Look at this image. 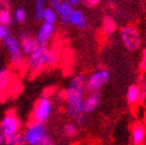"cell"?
<instances>
[{"label": "cell", "instance_id": "cell-27", "mask_svg": "<svg viewBox=\"0 0 146 145\" xmlns=\"http://www.w3.org/2000/svg\"><path fill=\"white\" fill-rule=\"evenodd\" d=\"M145 100H146V74L143 81H142L141 86H140V102H144Z\"/></svg>", "mask_w": 146, "mask_h": 145}, {"label": "cell", "instance_id": "cell-31", "mask_svg": "<svg viewBox=\"0 0 146 145\" xmlns=\"http://www.w3.org/2000/svg\"><path fill=\"white\" fill-rule=\"evenodd\" d=\"M70 4H72L73 6H75V5H77V4H79L80 2H81V0H67Z\"/></svg>", "mask_w": 146, "mask_h": 145}, {"label": "cell", "instance_id": "cell-23", "mask_svg": "<svg viewBox=\"0 0 146 145\" xmlns=\"http://www.w3.org/2000/svg\"><path fill=\"white\" fill-rule=\"evenodd\" d=\"M13 18L17 23H23L25 21V18H27V13H25V11L23 8H17L15 9V11L13 13Z\"/></svg>", "mask_w": 146, "mask_h": 145}, {"label": "cell", "instance_id": "cell-5", "mask_svg": "<svg viewBox=\"0 0 146 145\" xmlns=\"http://www.w3.org/2000/svg\"><path fill=\"white\" fill-rule=\"evenodd\" d=\"M4 43V47L6 49L7 53L9 55V59L11 64L16 67V68H21L25 65V54L23 53L21 47V43L19 40L15 38V37L9 35L8 37L3 40Z\"/></svg>", "mask_w": 146, "mask_h": 145}, {"label": "cell", "instance_id": "cell-33", "mask_svg": "<svg viewBox=\"0 0 146 145\" xmlns=\"http://www.w3.org/2000/svg\"><path fill=\"white\" fill-rule=\"evenodd\" d=\"M3 9V0H0V10Z\"/></svg>", "mask_w": 146, "mask_h": 145}, {"label": "cell", "instance_id": "cell-34", "mask_svg": "<svg viewBox=\"0 0 146 145\" xmlns=\"http://www.w3.org/2000/svg\"><path fill=\"white\" fill-rule=\"evenodd\" d=\"M144 122H145V124H146V108H145V110H144Z\"/></svg>", "mask_w": 146, "mask_h": 145}, {"label": "cell", "instance_id": "cell-30", "mask_svg": "<svg viewBox=\"0 0 146 145\" xmlns=\"http://www.w3.org/2000/svg\"><path fill=\"white\" fill-rule=\"evenodd\" d=\"M62 0H51V8H53L54 10H57V8L60 6Z\"/></svg>", "mask_w": 146, "mask_h": 145}, {"label": "cell", "instance_id": "cell-6", "mask_svg": "<svg viewBox=\"0 0 146 145\" xmlns=\"http://www.w3.org/2000/svg\"><path fill=\"white\" fill-rule=\"evenodd\" d=\"M111 73L108 69L100 68L86 77L85 81V90L87 93L100 92V90L110 81Z\"/></svg>", "mask_w": 146, "mask_h": 145}, {"label": "cell", "instance_id": "cell-8", "mask_svg": "<svg viewBox=\"0 0 146 145\" xmlns=\"http://www.w3.org/2000/svg\"><path fill=\"white\" fill-rule=\"evenodd\" d=\"M21 129V123L14 112H7L0 121V130L5 138L14 135Z\"/></svg>", "mask_w": 146, "mask_h": 145}, {"label": "cell", "instance_id": "cell-16", "mask_svg": "<svg viewBox=\"0 0 146 145\" xmlns=\"http://www.w3.org/2000/svg\"><path fill=\"white\" fill-rule=\"evenodd\" d=\"M126 98H127V102L131 107L140 104V86L138 84H131L128 87Z\"/></svg>", "mask_w": 146, "mask_h": 145}, {"label": "cell", "instance_id": "cell-17", "mask_svg": "<svg viewBox=\"0 0 146 145\" xmlns=\"http://www.w3.org/2000/svg\"><path fill=\"white\" fill-rule=\"evenodd\" d=\"M11 80V73L6 67L0 69V96L8 88L9 83Z\"/></svg>", "mask_w": 146, "mask_h": 145}, {"label": "cell", "instance_id": "cell-25", "mask_svg": "<svg viewBox=\"0 0 146 145\" xmlns=\"http://www.w3.org/2000/svg\"><path fill=\"white\" fill-rule=\"evenodd\" d=\"M10 35L9 29L7 25H4L2 23H0V41H3L6 37H8Z\"/></svg>", "mask_w": 146, "mask_h": 145}, {"label": "cell", "instance_id": "cell-28", "mask_svg": "<svg viewBox=\"0 0 146 145\" xmlns=\"http://www.w3.org/2000/svg\"><path fill=\"white\" fill-rule=\"evenodd\" d=\"M41 145H55V143H54V140L52 139V137H51L49 134H47L45 136V138L43 139V141H42Z\"/></svg>", "mask_w": 146, "mask_h": 145}, {"label": "cell", "instance_id": "cell-32", "mask_svg": "<svg viewBox=\"0 0 146 145\" xmlns=\"http://www.w3.org/2000/svg\"><path fill=\"white\" fill-rule=\"evenodd\" d=\"M4 141H5V137L2 132H1V130H0V145H2L4 143Z\"/></svg>", "mask_w": 146, "mask_h": 145}, {"label": "cell", "instance_id": "cell-3", "mask_svg": "<svg viewBox=\"0 0 146 145\" xmlns=\"http://www.w3.org/2000/svg\"><path fill=\"white\" fill-rule=\"evenodd\" d=\"M120 39L128 52L135 53L141 47V35L134 25H123L120 29Z\"/></svg>", "mask_w": 146, "mask_h": 145}, {"label": "cell", "instance_id": "cell-10", "mask_svg": "<svg viewBox=\"0 0 146 145\" xmlns=\"http://www.w3.org/2000/svg\"><path fill=\"white\" fill-rule=\"evenodd\" d=\"M54 33H55L54 25L48 23H43L35 38L36 39V41H38V43L40 45H48V43H50V41L52 40Z\"/></svg>", "mask_w": 146, "mask_h": 145}, {"label": "cell", "instance_id": "cell-18", "mask_svg": "<svg viewBox=\"0 0 146 145\" xmlns=\"http://www.w3.org/2000/svg\"><path fill=\"white\" fill-rule=\"evenodd\" d=\"M4 143L7 145H27L25 144V134L23 131H19L14 135L5 138Z\"/></svg>", "mask_w": 146, "mask_h": 145}, {"label": "cell", "instance_id": "cell-22", "mask_svg": "<svg viewBox=\"0 0 146 145\" xmlns=\"http://www.w3.org/2000/svg\"><path fill=\"white\" fill-rule=\"evenodd\" d=\"M35 8H36V19H43V13L45 10V0H36L35 2Z\"/></svg>", "mask_w": 146, "mask_h": 145}, {"label": "cell", "instance_id": "cell-4", "mask_svg": "<svg viewBox=\"0 0 146 145\" xmlns=\"http://www.w3.org/2000/svg\"><path fill=\"white\" fill-rule=\"evenodd\" d=\"M53 113V102L49 95L43 94L38 100V102L35 104L33 109L31 118L32 121L43 123L46 124L51 118V115Z\"/></svg>", "mask_w": 146, "mask_h": 145}, {"label": "cell", "instance_id": "cell-12", "mask_svg": "<svg viewBox=\"0 0 146 145\" xmlns=\"http://www.w3.org/2000/svg\"><path fill=\"white\" fill-rule=\"evenodd\" d=\"M102 102V94L100 92H91L85 95L83 100V113L91 114L98 110Z\"/></svg>", "mask_w": 146, "mask_h": 145}, {"label": "cell", "instance_id": "cell-11", "mask_svg": "<svg viewBox=\"0 0 146 145\" xmlns=\"http://www.w3.org/2000/svg\"><path fill=\"white\" fill-rule=\"evenodd\" d=\"M146 139V126L142 122H135L131 127V141L133 145H142Z\"/></svg>", "mask_w": 146, "mask_h": 145}, {"label": "cell", "instance_id": "cell-19", "mask_svg": "<svg viewBox=\"0 0 146 145\" xmlns=\"http://www.w3.org/2000/svg\"><path fill=\"white\" fill-rule=\"evenodd\" d=\"M63 134L67 138H74L78 133V127L75 123H67L63 127Z\"/></svg>", "mask_w": 146, "mask_h": 145}, {"label": "cell", "instance_id": "cell-24", "mask_svg": "<svg viewBox=\"0 0 146 145\" xmlns=\"http://www.w3.org/2000/svg\"><path fill=\"white\" fill-rule=\"evenodd\" d=\"M102 1L103 0H81L83 5L87 8H96L102 3Z\"/></svg>", "mask_w": 146, "mask_h": 145}, {"label": "cell", "instance_id": "cell-1", "mask_svg": "<svg viewBox=\"0 0 146 145\" xmlns=\"http://www.w3.org/2000/svg\"><path fill=\"white\" fill-rule=\"evenodd\" d=\"M85 81L86 76L77 74L72 77L67 86L64 100L66 102L65 112L69 119H74L83 114V100L85 98Z\"/></svg>", "mask_w": 146, "mask_h": 145}, {"label": "cell", "instance_id": "cell-29", "mask_svg": "<svg viewBox=\"0 0 146 145\" xmlns=\"http://www.w3.org/2000/svg\"><path fill=\"white\" fill-rule=\"evenodd\" d=\"M74 120H75V124L76 125H83L85 123V121H86V119H85L84 115H83V114H81V115H79L78 117H76Z\"/></svg>", "mask_w": 146, "mask_h": 145}, {"label": "cell", "instance_id": "cell-15", "mask_svg": "<svg viewBox=\"0 0 146 145\" xmlns=\"http://www.w3.org/2000/svg\"><path fill=\"white\" fill-rule=\"evenodd\" d=\"M70 25L78 30L84 31L88 27V21L84 12L80 9H74L70 17Z\"/></svg>", "mask_w": 146, "mask_h": 145}, {"label": "cell", "instance_id": "cell-14", "mask_svg": "<svg viewBox=\"0 0 146 145\" xmlns=\"http://www.w3.org/2000/svg\"><path fill=\"white\" fill-rule=\"evenodd\" d=\"M118 30V23L113 14L106 13L103 17V23H102V31L103 34L107 37L113 36Z\"/></svg>", "mask_w": 146, "mask_h": 145}, {"label": "cell", "instance_id": "cell-26", "mask_svg": "<svg viewBox=\"0 0 146 145\" xmlns=\"http://www.w3.org/2000/svg\"><path fill=\"white\" fill-rule=\"evenodd\" d=\"M140 70L146 73V45L142 49V58L140 61Z\"/></svg>", "mask_w": 146, "mask_h": 145}, {"label": "cell", "instance_id": "cell-9", "mask_svg": "<svg viewBox=\"0 0 146 145\" xmlns=\"http://www.w3.org/2000/svg\"><path fill=\"white\" fill-rule=\"evenodd\" d=\"M19 43H21L23 53L25 55H27V56L34 53L40 46V44L36 41V39L35 37H32L27 32L21 33V37H19Z\"/></svg>", "mask_w": 146, "mask_h": 145}, {"label": "cell", "instance_id": "cell-13", "mask_svg": "<svg viewBox=\"0 0 146 145\" xmlns=\"http://www.w3.org/2000/svg\"><path fill=\"white\" fill-rule=\"evenodd\" d=\"M73 10H74V6L70 4L67 0L62 1L60 6L57 8V10H56L57 16L59 18L60 23L63 25H67L70 23V17Z\"/></svg>", "mask_w": 146, "mask_h": 145}, {"label": "cell", "instance_id": "cell-21", "mask_svg": "<svg viewBox=\"0 0 146 145\" xmlns=\"http://www.w3.org/2000/svg\"><path fill=\"white\" fill-rule=\"evenodd\" d=\"M12 18H13V16L11 15L9 9H1L0 10V23L8 27L12 23Z\"/></svg>", "mask_w": 146, "mask_h": 145}, {"label": "cell", "instance_id": "cell-2", "mask_svg": "<svg viewBox=\"0 0 146 145\" xmlns=\"http://www.w3.org/2000/svg\"><path fill=\"white\" fill-rule=\"evenodd\" d=\"M58 59L59 54L56 49H51L47 45H40L34 53L27 56L25 65L31 74L36 75L46 67L55 65Z\"/></svg>", "mask_w": 146, "mask_h": 145}, {"label": "cell", "instance_id": "cell-7", "mask_svg": "<svg viewBox=\"0 0 146 145\" xmlns=\"http://www.w3.org/2000/svg\"><path fill=\"white\" fill-rule=\"evenodd\" d=\"M27 145H41L43 139L47 135V129L43 123L31 121L23 131Z\"/></svg>", "mask_w": 146, "mask_h": 145}, {"label": "cell", "instance_id": "cell-20", "mask_svg": "<svg viewBox=\"0 0 146 145\" xmlns=\"http://www.w3.org/2000/svg\"><path fill=\"white\" fill-rule=\"evenodd\" d=\"M57 12L56 10H54L51 7H48V8H45L43 13V21L44 23H52V25H55V23L57 21Z\"/></svg>", "mask_w": 146, "mask_h": 145}]
</instances>
